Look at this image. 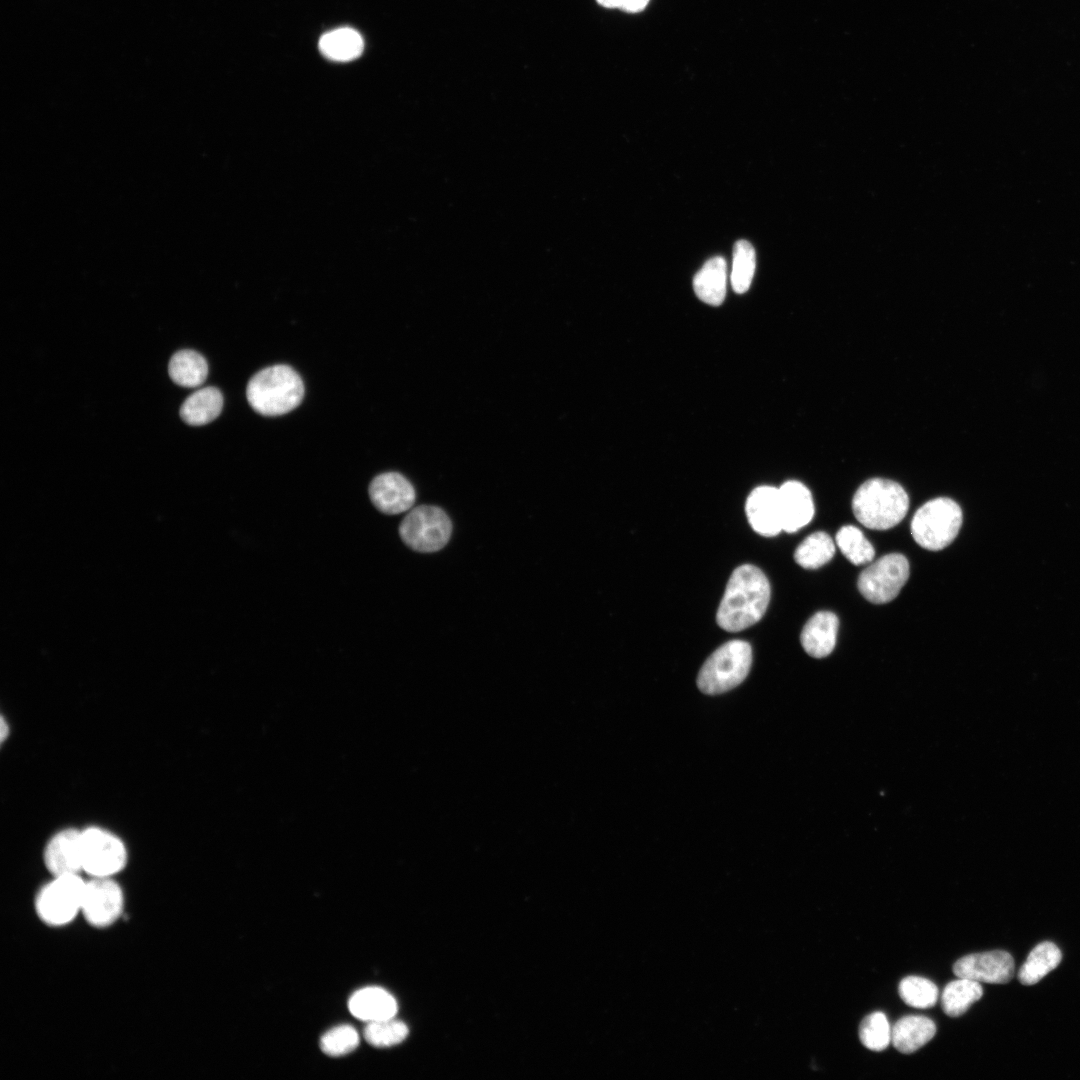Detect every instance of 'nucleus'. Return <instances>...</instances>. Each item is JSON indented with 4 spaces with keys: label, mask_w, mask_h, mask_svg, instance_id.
Masks as SVG:
<instances>
[{
    "label": "nucleus",
    "mask_w": 1080,
    "mask_h": 1080,
    "mask_svg": "<svg viewBox=\"0 0 1080 1080\" xmlns=\"http://www.w3.org/2000/svg\"><path fill=\"white\" fill-rule=\"evenodd\" d=\"M770 600V584L758 567L744 564L731 574L716 614L717 624L738 632L757 623Z\"/></svg>",
    "instance_id": "f257e3e1"
},
{
    "label": "nucleus",
    "mask_w": 1080,
    "mask_h": 1080,
    "mask_svg": "<svg viewBox=\"0 0 1080 1080\" xmlns=\"http://www.w3.org/2000/svg\"><path fill=\"white\" fill-rule=\"evenodd\" d=\"M304 396L299 374L287 365H273L257 372L248 381L246 397L257 413L279 416L295 409Z\"/></svg>",
    "instance_id": "f03ea898"
},
{
    "label": "nucleus",
    "mask_w": 1080,
    "mask_h": 1080,
    "mask_svg": "<svg viewBox=\"0 0 1080 1080\" xmlns=\"http://www.w3.org/2000/svg\"><path fill=\"white\" fill-rule=\"evenodd\" d=\"M909 497L895 481L873 478L864 482L852 499L856 519L865 527L886 530L896 526L906 515Z\"/></svg>",
    "instance_id": "7ed1b4c3"
},
{
    "label": "nucleus",
    "mask_w": 1080,
    "mask_h": 1080,
    "mask_svg": "<svg viewBox=\"0 0 1080 1080\" xmlns=\"http://www.w3.org/2000/svg\"><path fill=\"white\" fill-rule=\"evenodd\" d=\"M752 649L748 642L731 640L717 648L701 667L697 685L709 695L727 692L738 686L749 673Z\"/></svg>",
    "instance_id": "20e7f679"
},
{
    "label": "nucleus",
    "mask_w": 1080,
    "mask_h": 1080,
    "mask_svg": "<svg viewBox=\"0 0 1080 1080\" xmlns=\"http://www.w3.org/2000/svg\"><path fill=\"white\" fill-rule=\"evenodd\" d=\"M85 884L81 874L52 876L34 898V910L39 920L53 928L73 922L81 915Z\"/></svg>",
    "instance_id": "39448f33"
},
{
    "label": "nucleus",
    "mask_w": 1080,
    "mask_h": 1080,
    "mask_svg": "<svg viewBox=\"0 0 1080 1080\" xmlns=\"http://www.w3.org/2000/svg\"><path fill=\"white\" fill-rule=\"evenodd\" d=\"M961 525L959 505L950 498L939 497L926 502L915 512L911 534L922 548L938 551L952 543Z\"/></svg>",
    "instance_id": "423d86ee"
},
{
    "label": "nucleus",
    "mask_w": 1080,
    "mask_h": 1080,
    "mask_svg": "<svg viewBox=\"0 0 1080 1080\" xmlns=\"http://www.w3.org/2000/svg\"><path fill=\"white\" fill-rule=\"evenodd\" d=\"M81 852L83 872L90 878H115L128 862L124 842L113 832L98 826L82 829Z\"/></svg>",
    "instance_id": "0eeeda50"
},
{
    "label": "nucleus",
    "mask_w": 1080,
    "mask_h": 1080,
    "mask_svg": "<svg viewBox=\"0 0 1080 1080\" xmlns=\"http://www.w3.org/2000/svg\"><path fill=\"white\" fill-rule=\"evenodd\" d=\"M399 534L412 550L436 552L448 543L452 534V523L439 507L421 505L413 508L403 518Z\"/></svg>",
    "instance_id": "6e6552de"
},
{
    "label": "nucleus",
    "mask_w": 1080,
    "mask_h": 1080,
    "mask_svg": "<svg viewBox=\"0 0 1080 1080\" xmlns=\"http://www.w3.org/2000/svg\"><path fill=\"white\" fill-rule=\"evenodd\" d=\"M909 577V563L904 555H884L863 570L858 578L862 596L874 604L892 601Z\"/></svg>",
    "instance_id": "1a4fd4ad"
},
{
    "label": "nucleus",
    "mask_w": 1080,
    "mask_h": 1080,
    "mask_svg": "<svg viewBox=\"0 0 1080 1080\" xmlns=\"http://www.w3.org/2000/svg\"><path fill=\"white\" fill-rule=\"evenodd\" d=\"M125 895L121 885L113 877L86 880L81 916L88 925L106 929L122 916Z\"/></svg>",
    "instance_id": "9d476101"
},
{
    "label": "nucleus",
    "mask_w": 1080,
    "mask_h": 1080,
    "mask_svg": "<svg viewBox=\"0 0 1080 1080\" xmlns=\"http://www.w3.org/2000/svg\"><path fill=\"white\" fill-rule=\"evenodd\" d=\"M1014 971L1013 957L1001 950L969 954L958 959L953 965V972L958 978L991 984L1009 982Z\"/></svg>",
    "instance_id": "9b49d317"
},
{
    "label": "nucleus",
    "mask_w": 1080,
    "mask_h": 1080,
    "mask_svg": "<svg viewBox=\"0 0 1080 1080\" xmlns=\"http://www.w3.org/2000/svg\"><path fill=\"white\" fill-rule=\"evenodd\" d=\"M369 497L377 510L396 515L411 509L416 493L411 482L398 472H385L373 478Z\"/></svg>",
    "instance_id": "f8f14e48"
},
{
    "label": "nucleus",
    "mask_w": 1080,
    "mask_h": 1080,
    "mask_svg": "<svg viewBox=\"0 0 1080 1080\" xmlns=\"http://www.w3.org/2000/svg\"><path fill=\"white\" fill-rule=\"evenodd\" d=\"M81 834L82 830L70 827L57 831L48 839L43 862L51 876L83 873Z\"/></svg>",
    "instance_id": "ddd939ff"
},
{
    "label": "nucleus",
    "mask_w": 1080,
    "mask_h": 1080,
    "mask_svg": "<svg viewBox=\"0 0 1080 1080\" xmlns=\"http://www.w3.org/2000/svg\"><path fill=\"white\" fill-rule=\"evenodd\" d=\"M745 511L751 527L758 534L771 537L783 530L778 488H755L747 498Z\"/></svg>",
    "instance_id": "4468645a"
},
{
    "label": "nucleus",
    "mask_w": 1080,
    "mask_h": 1080,
    "mask_svg": "<svg viewBox=\"0 0 1080 1080\" xmlns=\"http://www.w3.org/2000/svg\"><path fill=\"white\" fill-rule=\"evenodd\" d=\"M783 530L794 533L807 525L814 515L809 489L798 481H787L779 488Z\"/></svg>",
    "instance_id": "2eb2a0df"
},
{
    "label": "nucleus",
    "mask_w": 1080,
    "mask_h": 1080,
    "mask_svg": "<svg viewBox=\"0 0 1080 1080\" xmlns=\"http://www.w3.org/2000/svg\"><path fill=\"white\" fill-rule=\"evenodd\" d=\"M839 621L830 611L814 614L802 629L800 640L807 654L814 658L828 656L836 644Z\"/></svg>",
    "instance_id": "dca6fc26"
},
{
    "label": "nucleus",
    "mask_w": 1080,
    "mask_h": 1080,
    "mask_svg": "<svg viewBox=\"0 0 1080 1080\" xmlns=\"http://www.w3.org/2000/svg\"><path fill=\"white\" fill-rule=\"evenodd\" d=\"M348 1008L353 1016L367 1023L394 1018L398 1009L394 997L380 987L356 991L349 999Z\"/></svg>",
    "instance_id": "f3484780"
},
{
    "label": "nucleus",
    "mask_w": 1080,
    "mask_h": 1080,
    "mask_svg": "<svg viewBox=\"0 0 1080 1080\" xmlns=\"http://www.w3.org/2000/svg\"><path fill=\"white\" fill-rule=\"evenodd\" d=\"M936 1030L934 1021L928 1017L905 1016L892 1027L891 1042L899 1052L911 1054L927 1044Z\"/></svg>",
    "instance_id": "a211bd4d"
},
{
    "label": "nucleus",
    "mask_w": 1080,
    "mask_h": 1080,
    "mask_svg": "<svg viewBox=\"0 0 1080 1080\" xmlns=\"http://www.w3.org/2000/svg\"><path fill=\"white\" fill-rule=\"evenodd\" d=\"M727 267L723 257L717 256L705 262L693 280V288L700 300L718 306L726 296Z\"/></svg>",
    "instance_id": "6ab92c4d"
},
{
    "label": "nucleus",
    "mask_w": 1080,
    "mask_h": 1080,
    "mask_svg": "<svg viewBox=\"0 0 1080 1080\" xmlns=\"http://www.w3.org/2000/svg\"><path fill=\"white\" fill-rule=\"evenodd\" d=\"M223 408V396L216 387H205L192 393L181 405V419L192 426L215 420Z\"/></svg>",
    "instance_id": "aec40b11"
},
{
    "label": "nucleus",
    "mask_w": 1080,
    "mask_h": 1080,
    "mask_svg": "<svg viewBox=\"0 0 1080 1080\" xmlns=\"http://www.w3.org/2000/svg\"><path fill=\"white\" fill-rule=\"evenodd\" d=\"M318 46L321 54L328 60L349 62L361 56L364 41L355 29L341 27L323 34Z\"/></svg>",
    "instance_id": "412c9836"
},
{
    "label": "nucleus",
    "mask_w": 1080,
    "mask_h": 1080,
    "mask_svg": "<svg viewBox=\"0 0 1080 1080\" xmlns=\"http://www.w3.org/2000/svg\"><path fill=\"white\" fill-rule=\"evenodd\" d=\"M168 372L172 381L183 387H197L208 375L206 359L193 350H180L170 359Z\"/></svg>",
    "instance_id": "4be33fe9"
},
{
    "label": "nucleus",
    "mask_w": 1080,
    "mask_h": 1080,
    "mask_svg": "<svg viewBox=\"0 0 1080 1080\" xmlns=\"http://www.w3.org/2000/svg\"><path fill=\"white\" fill-rule=\"evenodd\" d=\"M1062 954L1056 944L1042 942L1035 946L1019 970L1018 978L1024 985L1039 982L1061 962Z\"/></svg>",
    "instance_id": "5701e85b"
},
{
    "label": "nucleus",
    "mask_w": 1080,
    "mask_h": 1080,
    "mask_svg": "<svg viewBox=\"0 0 1080 1080\" xmlns=\"http://www.w3.org/2000/svg\"><path fill=\"white\" fill-rule=\"evenodd\" d=\"M983 995L980 982L959 978L948 983L941 995L943 1012L950 1017L963 1015Z\"/></svg>",
    "instance_id": "b1692460"
},
{
    "label": "nucleus",
    "mask_w": 1080,
    "mask_h": 1080,
    "mask_svg": "<svg viewBox=\"0 0 1080 1080\" xmlns=\"http://www.w3.org/2000/svg\"><path fill=\"white\" fill-rule=\"evenodd\" d=\"M835 554L832 538L823 531L807 536L796 548L794 559L805 569H817L828 563Z\"/></svg>",
    "instance_id": "393cba45"
},
{
    "label": "nucleus",
    "mask_w": 1080,
    "mask_h": 1080,
    "mask_svg": "<svg viewBox=\"0 0 1080 1080\" xmlns=\"http://www.w3.org/2000/svg\"><path fill=\"white\" fill-rule=\"evenodd\" d=\"M836 544L843 555L854 565H863L873 560L875 551L862 531L852 525L843 526L836 534Z\"/></svg>",
    "instance_id": "a878e982"
},
{
    "label": "nucleus",
    "mask_w": 1080,
    "mask_h": 1080,
    "mask_svg": "<svg viewBox=\"0 0 1080 1080\" xmlns=\"http://www.w3.org/2000/svg\"><path fill=\"white\" fill-rule=\"evenodd\" d=\"M756 266V255L753 246L746 240H739L733 248L732 271L730 275L731 285L735 292H746L752 282Z\"/></svg>",
    "instance_id": "bb28decb"
},
{
    "label": "nucleus",
    "mask_w": 1080,
    "mask_h": 1080,
    "mask_svg": "<svg viewBox=\"0 0 1080 1080\" xmlns=\"http://www.w3.org/2000/svg\"><path fill=\"white\" fill-rule=\"evenodd\" d=\"M898 992L907 1005L920 1009L933 1007L939 996L936 984L919 976H908L902 979Z\"/></svg>",
    "instance_id": "cd10ccee"
},
{
    "label": "nucleus",
    "mask_w": 1080,
    "mask_h": 1080,
    "mask_svg": "<svg viewBox=\"0 0 1080 1080\" xmlns=\"http://www.w3.org/2000/svg\"><path fill=\"white\" fill-rule=\"evenodd\" d=\"M892 1028L886 1015L882 1012H873L866 1016L859 1026V1038L861 1043L869 1050L883 1051L891 1042Z\"/></svg>",
    "instance_id": "c85d7f7f"
},
{
    "label": "nucleus",
    "mask_w": 1080,
    "mask_h": 1080,
    "mask_svg": "<svg viewBox=\"0 0 1080 1080\" xmlns=\"http://www.w3.org/2000/svg\"><path fill=\"white\" fill-rule=\"evenodd\" d=\"M408 1027L400 1021L391 1019L368 1022L364 1028V1038L374 1047H390L404 1041L408 1036Z\"/></svg>",
    "instance_id": "c756f323"
},
{
    "label": "nucleus",
    "mask_w": 1080,
    "mask_h": 1080,
    "mask_svg": "<svg viewBox=\"0 0 1080 1080\" xmlns=\"http://www.w3.org/2000/svg\"><path fill=\"white\" fill-rule=\"evenodd\" d=\"M359 1045V1035L350 1025H340L327 1031L320 1040V1048L328 1056L339 1057L354 1051Z\"/></svg>",
    "instance_id": "7c9ffc66"
},
{
    "label": "nucleus",
    "mask_w": 1080,
    "mask_h": 1080,
    "mask_svg": "<svg viewBox=\"0 0 1080 1080\" xmlns=\"http://www.w3.org/2000/svg\"><path fill=\"white\" fill-rule=\"evenodd\" d=\"M606 8H618L626 12L636 13L643 10L649 0H596Z\"/></svg>",
    "instance_id": "2f4dec72"
},
{
    "label": "nucleus",
    "mask_w": 1080,
    "mask_h": 1080,
    "mask_svg": "<svg viewBox=\"0 0 1080 1080\" xmlns=\"http://www.w3.org/2000/svg\"><path fill=\"white\" fill-rule=\"evenodd\" d=\"M9 730H10V729H9V725H8V723H7V722H6V720H5V719H4L3 717H2V719H1V729H0V735H1V742H2V743H3V742H4L5 740H6V738H7L8 736H9Z\"/></svg>",
    "instance_id": "473e14b6"
}]
</instances>
